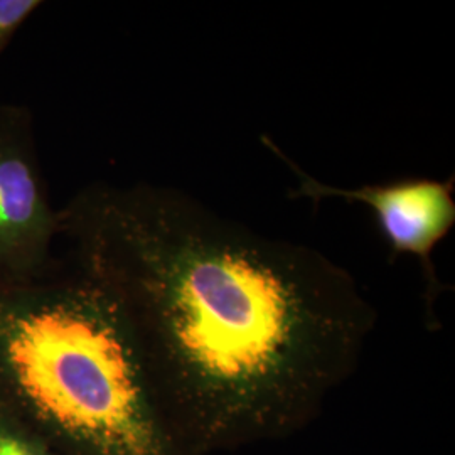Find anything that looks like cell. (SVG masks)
<instances>
[{
	"label": "cell",
	"instance_id": "cell-1",
	"mask_svg": "<svg viewBox=\"0 0 455 455\" xmlns=\"http://www.w3.org/2000/svg\"><path fill=\"white\" fill-rule=\"evenodd\" d=\"M60 223L73 267L114 297L196 455L304 430L356 371L376 325L338 261L178 188L93 182Z\"/></svg>",
	"mask_w": 455,
	"mask_h": 455
},
{
	"label": "cell",
	"instance_id": "cell-2",
	"mask_svg": "<svg viewBox=\"0 0 455 455\" xmlns=\"http://www.w3.org/2000/svg\"><path fill=\"white\" fill-rule=\"evenodd\" d=\"M0 407L61 455H196L114 297L73 267L0 291Z\"/></svg>",
	"mask_w": 455,
	"mask_h": 455
},
{
	"label": "cell",
	"instance_id": "cell-3",
	"mask_svg": "<svg viewBox=\"0 0 455 455\" xmlns=\"http://www.w3.org/2000/svg\"><path fill=\"white\" fill-rule=\"evenodd\" d=\"M60 210L49 201L28 105L0 103V291L41 283L60 272L52 244Z\"/></svg>",
	"mask_w": 455,
	"mask_h": 455
},
{
	"label": "cell",
	"instance_id": "cell-4",
	"mask_svg": "<svg viewBox=\"0 0 455 455\" xmlns=\"http://www.w3.org/2000/svg\"><path fill=\"white\" fill-rule=\"evenodd\" d=\"M272 154L292 171L297 186L291 197L309 199L319 204L324 199L361 203L374 212L381 235L390 244L391 259L411 255L419 261L423 276V299L427 319L435 321V306L443 283L440 282L432 255L455 227V180H403L388 184L339 188L312 178L268 137H261Z\"/></svg>",
	"mask_w": 455,
	"mask_h": 455
},
{
	"label": "cell",
	"instance_id": "cell-5",
	"mask_svg": "<svg viewBox=\"0 0 455 455\" xmlns=\"http://www.w3.org/2000/svg\"><path fill=\"white\" fill-rule=\"evenodd\" d=\"M0 455H61L14 411L0 407Z\"/></svg>",
	"mask_w": 455,
	"mask_h": 455
},
{
	"label": "cell",
	"instance_id": "cell-6",
	"mask_svg": "<svg viewBox=\"0 0 455 455\" xmlns=\"http://www.w3.org/2000/svg\"><path fill=\"white\" fill-rule=\"evenodd\" d=\"M44 4L39 0H0V54L14 41L19 29Z\"/></svg>",
	"mask_w": 455,
	"mask_h": 455
}]
</instances>
